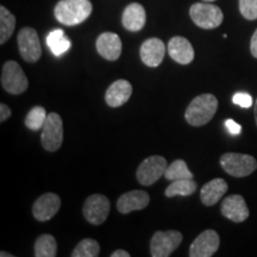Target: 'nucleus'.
<instances>
[{
	"mask_svg": "<svg viewBox=\"0 0 257 257\" xmlns=\"http://www.w3.org/2000/svg\"><path fill=\"white\" fill-rule=\"evenodd\" d=\"M221 214L233 223H243L248 219L249 208L242 195L232 194L224 199L221 204Z\"/></svg>",
	"mask_w": 257,
	"mask_h": 257,
	"instance_id": "obj_13",
	"label": "nucleus"
},
{
	"mask_svg": "<svg viewBox=\"0 0 257 257\" xmlns=\"http://www.w3.org/2000/svg\"><path fill=\"white\" fill-rule=\"evenodd\" d=\"M57 252V242L51 234H41L35 242V256L36 257H55Z\"/></svg>",
	"mask_w": 257,
	"mask_h": 257,
	"instance_id": "obj_23",
	"label": "nucleus"
},
{
	"mask_svg": "<svg viewBox=\"0 0 257 257\" xmlns=\"http://www.w3.org/2000/svg\"><path fill=\"white\" fill-rule=\"evenodd\" d=\"M47 112L46 108L42 106H35L32 107L29 113L25 117V126L30 128L32 131H37L40 128H43V125L47 120Z\"/></svg>",
	"mask_w": 257,
	"mask_h": 257,
	"instance_id": "obj_26",
	"label": "nucleus"
},
{
	"mask_svg": "<svg viewBox=\"0 0 257 257\" xmlns=\"http://www.w3.org/2000/svg\"><path fill=\"white\" fill-rule=\"evenodd\" d=\"M63 142V121L59 113L51 112L48 114L43 125L41 143L47 152H57Z\"/></svg>",
	"mask_w": 257,
	"mask_h": 257,
	"instance_id": "obj_7",
	"label": "nucleus"
},
{
	"mask_svg": "<svg viewBox=\"0 0 257 257\" xmlns=\"http://www.w3.org/2000/svg\"><path fill=\"white\" fill-rule=\"evenodd\" d=\"M92 3L89 0H60L54 10L55 18L67 27L81 24L92 14Z\"/></svg>",
	"mask_w": 257,
	"mask_h": 257,
	"instance_id": "obj_1",
	"label": "nucleus"
},
{
	"mask_svg": "<svg viewBox=\"0 0 257 257\" xmlns=\"http://www.w3.org/2000/svg\"><path fill=\"white\" fill-rule=\"evenodd\" d=\"M220 238L214 230H206L201 232L189 246L191 257H211L219 249Z\"/></svg>",
	"mask_w": 257,
	"mask_h": 257,
	"instance_id": "obj_11",
	"label": "nucleus"
},
{
	"mask_svg": "<svg viewBox=\"0 0 257 257\" xmlns=\"http://www.w3.org/2000/svg\"><path fill=\"white\" fill-rule=\"evenodd\" d=\"M140 55L142 62L148 67H159L166 55V46L160 38H149L141 46Z\"/></svg>",
	"mask_w": 257,
	"mask_h": 257,
	"instance_id": "obj_14",
	"label": "nucleus"
},
{
	"mask_svg": "<svg viewBox=\"0 0 257 257\" xmlns=\"http://www.w3.org/2000/svg\"><path fill=\"white\" fill-rule=\"evenodd\" d=\"M193 175L191 170L188 169L187 163L184 160H175L172 165L167 167L165 178L169 181H175V180L181 179H193Z\"/></svg>",
	"mask_w": 257,
	"mask_h": 257,
	"instance_id": "obj_25",
	"label": "nucleus"
},
{
	"mask_svg": "<svg viewBox=\"0 0 257 257\" xmlns=\"http://www.w3.org/2000/svg\"><path fill=\"white\" fill-rule=\"evenodd\" d=\"M111 204L104 194H93L86 199L83 204V216L92 225H100L110 214Z\"/></svg>",
	"mask_w": 257,
	"mask_h": 257,
	"instance_id": "obj_10",
	"label": "nucleus"
},
{
	"mask_svg": "<svg viewBox=\"0 0 257 257\" xmlns=\"http://www.w3.org/2000/svg\"><path fill=\"white\" fill-rule=\"evenodd\" d=\"M218 110V100L213 94L205 93L195 96L185 112V119L192 126H202L210 123Z\"/></svg>",
	"mask_w": 257,
	"mask_h": 257,
	"instance_id": "obj_2",
	"label": "nucleus"
},
{
	"mask_svg": "<svg viewBox=\"0 0 257 257\" xmlns=\"http://www.w3.org/2000/svg\"><path fill=\"white\" fill-rule=\"evenodd\" d=\"M189 16H191L193 23L205 30L216 29L224 21V15L221 10L218 6L206 2L193 4L189 9Z\"/></svg>",
	"mask_w": 257,
	"mask_h": 257,
	"instance_id": "obj_3",
	"label": "nucleus"
},
{
	"mask_svg": "<svg viewBox=\"0 0 257 257\" xmlns=\"http://www.w3.org/2000/svg\"><path fill=\"white\" fill-rule=\"evenodd\" d=\"M255 119H256V124H257V100L255 102Z\"/></svg>",
	"mask_w": 257,
	"mask_h": 257,
	"instance_id": "obj_35",
	"label": "nucleus"
},
{
	"mask_svg": "<svg viewBox=\"0 0 257 257\" xmlns=\"http://www.w3.org/2000/svg\"><path fill=\"white\" fill-rule=\"evenodd\" d=\"M47 44L55 56H61L67 53L72 47V42L64 35V31L61 29L53 30L47 36Z\"/></svg>",
	"mask_w": 257,
	"mask_h": 257,
	"instance_id": "obj_21",
	"label": "nucleus"
},
{
	"mask_svg": "<svg viewBox=\"0 0 257 257\" xmlns=\"http://www.w3.org/2000/svg\"><path fill=\"white\" fill-rule=\"evenodd\" d=\"M250 51H251L252 56L257 59V29L256 31L253 32L252 37H251V42H250Z\"/></svg>",
	"mask_w": 257,
	"mask_h": 257,
	"instance_id": "obj_32",
	"label": "nucleus"
},
{
	"mask_svg": "<svg viewBox=\"0 0 257 257\" xmlns=\"http://www.w3.org/2000/svg\"><path fill=\"white\" fill-rule=\"evenodd\" d=\"M11 114L12 111L11 108H10V106L4 104V102H2V104H0V121L3 123V121L8 120L9 118L11 117Z\"/></svg>",
	"mask_w": 257,
	"mask_h": 257,
	"instance_id": "obj_31",
	"label": "nucleus"
},
{
	"mask_svg": "<svg viewBox=\"0 0 257 257\" xmlns=\"http://www.w3.org/2000/svg\"><path fill=\"white\" fill-rule=\"evenodd\" d=\"M182 238L180 231H157L150 240V253L153 257H168L179 248Z\"/></svg>",
	"mask_w": 257,
	"mask_h": 257,
	"instance_id": "obj_6",
	"label": "nucleus"
},
{
	"mask_svg": "<svg viewBox=\"0 0 257 257\" xmlns=\"http://www.w3.org/2000/svg\"><path fill=\"white\" fill-rule=\"evenodd\" d=\"M168 53L175 62L180 64H189L194 60V49L187 38L175 36L169 41Z\"/></svg>",
	"mask_w": 257,
	"mask_h": 257,
	"instance_id": "obj_17",
	"label": "nucleus"
},
{
	"mask_svg": "<svg viewBox=\"0 0 257 257\" xmlns=\"http://www.w3.org/2000/svg\"><path fill=\"white\" fill-rule=\"evenodd\" d=\"M220 166L227 174L234 178H244L257 169L255 157L238 153H226L220 157Z\"/></svg>",
	"mask_w": 257,
	"mask_h": 257,
	"instance_id": "obj_4",
	"label": "nucleus"
},
{
	"mask_svg": "<svg viewBox=\"0 0 257 257\" xmlns=\"http://www.w3.org/2000/svg\"><path fill=\"white\" fill-rule=\"evenodd\" d=\"M227 184L224 179H213L210 182L202 186L200 192L201 202L205 206H213L216 205L225 193L227 192Z\"/></svg>",
	"mask_w": 257,
	"mask_h": 257,
	"instance_id": "obj_20",
	"label": "nucleus"
},
{
	"mask_svg": "<svg viewBox=\"0 0 257 257\" xmlns=\"http://www.w3.org/2000/svg\"><path fill=\"white\" fill-rule=\"evenodd\" d=\"M150 202V197L147 192L135 189L124 193L117 201V210L121 214L131 213L134 211H141L146 208Z\"/></svg>",
	"mask_w": 257,
	"mask_h": 257,
	"instance_id": "obj_15",
	"label": "nucleus"
},
{
	"mask_svg": "<svg viewBox=\"0 0 257 257\" xmlns=\"http://www.w3.org/2000/svg\"><path fill=\"white\" fill-rule=\"evenodd\" d=\"M233 104L240 106L243 108H249L252 106V96L249 93L245 92H238L233 95L232 98Z\"/></svg>",
	"mask_w": 257,
	"mask_h": 257,
	"instance_id": "obj_29",
	"label": "nucleus"
},
{
	"mask_svg": "<svg viewBox=\"0 0 257 257\" xmlns=\"http://www.w3.org/2000/svg\"><path fill=\"white\" fill-rule=\"evenodd\" d=\"M167 160L163 156L154 155L147 157L138 167L136 176L138 182L143 186H152L165 176L167 169Z\"/></svg>",
	"mask_w": 257,
	"mask_h": 257,
	"instance_id": "obj_8",
	"label": "nucleus"
},
{
	"mask_svg": "<svg viewBox=\"0 0 257 257\" xmlns=\"http://www.w3.org/2000/svg\"><path fill=\"white\" fill-rule=\"evenodd\" d=\"M19 53L22 59L29 63H35L41 59L42 48L37 31L32 28H23L17 36Z\"/></svg>",
	"mask_w": 257,
	"mask_h": 257,
	"instance_id": "obj_9",
	"label": "nucleus"
},
{
	"mask_svg": "<svg viewBox=\"0 0 257 257\" xmlns=\"http://www.w3.org/2000/svg\"><path fill=\"white\" fill-rule=\"evenodd\" d=\"M100 253V245L95 239L85 238L78 243L72 252V257H96Z\"/></svg>",
	"mask_w": 257,
	"mask_h": 257,
	"instance_id": "obj_27",
	"label": "nucleus"
},
{
	"mask_svg": "<svg viewBox=\"0 0 257 257\" xmlns=\"http://www.w3.org/2000/svg\"><path fill=\"white\" fill-rule=\"evenodd\" d=\"M197 191V182L193 179H181L172 181L167 187L165 194L167 198H174L176 195L180 197H189Z\"/></svg>",
	"mask_w": 257,
	"mask_h": 257,
	"instance_id": "obj_22",
	"label": "nucleus"
},
{
	"mask_svg": "<svg viewBox=\"0 0 257 257\" xmlns=\"http://www.w3.org/2000/svg\"><path fill=\"white\" fill-rule=\"evenodd\" d=\"M202 2H206V3H212V2H216V0H202Z\"/></svg>",
	"mask_w": 257,
	"mask_h": 257,
	"instance_id": "obj_36",
	"label": "nucleus"
},
{
	"mask_svg": "<svg viewBox=\"0 0 257 257\" xmlns=\"http://www.w3.org/2000/svg\"><path fill=\"white\" fill-rule=\"evenodd\" d=\"M61 207V199L55 193H44L32 206V214L38 221L50 220L59 212Z\"/></svg>",
	"mask_w": 257,
	"mask_h": 257,
	"instance_id": "obj_12",
	"label": "nucleus"
},
{
	"mask_svg": "<svg viewBox=\"0 0 257 257\" xmlns=\"http://www.w3.org/2000/svg\"><path fill=\"white\" fill-rule=\"evenodd\" d=\"M2 87L10 94L18 95L27 91L29 81L23 69L16 61H8L2 70Z\"/></svg>",
	"mask_w": 257,
	"mask_h": 257,
	"instance_id": "obj_5",
	"label": "nucleus"
},
{
	"mask_svg": "<svg viewBox=\"0 0 257 257\" xmlns=\"http://www.w3.org/2000/svg\"><path fill=\"white\" fill-rule=\"evenodd\" d=\"M96 51L102 59L115 61L121 55V41L113 32H104L96 40Z\"/></svg>",
	"mask_w": 257,
	"mask_h": 257,
	"instance_id": "obj_16",
	"label": "nucleus"
},
{
	"mask_svg": "<svg viewBox=\"0 0 257 257\" xmlns=\"http://www.w3.org/2000/svg\"><path fill=\"white\" fill-rule=\"evenodd\" d=\"M16 28L15 16L5 6H0V44H4L11 38Z\"/></svg>",
	"mask_w": 257,
	"mask_h": 257,
	"instance_id": "obj_24",
	"label": "nucleus"
},
{
	"mask_svg": "<svg viewBox=\"0 0 257 257\" xmlns=\"http://www.w3.org/2000/svg\"><path fill=\"white\" fill-rule=\"evenodd\" d=\"M225 126H226L231 135H239L240 131H242V126H240L238 123H236L233 119H226V121H225Z\"/></svg>",
	"mask_w": 257,
	"mask_h": 257,
	"instance_id": "obj_30",
	"label": "nucleus"
},
{
	"mask_svg": "<svg viewBox=\"0 0 257 257\" xmlns=\"http://www.w3.org/2000/svg\"><path fill=\"white\" fill-rule=\"evenodd\" d=\"M0 256H2V257H14V255H12V253H9V252H6V251L0 252Z\"/></svg>",
	"mask_w": 257,
	"mask_h": 257,
	"instance_id": "obj_34",
	"label": "nucleus"
},
{
	"mask_svg": "<svg viewBox=\"0 0 257 257\" xmlns=\"http://www.w3.org/2000/svg\"><path fill=\"white\" fill-rule=\"evenodd\" d=\"M239 11L248 21H256L257 0H239Z\"/></svg>",
	"mask_w": 257,
	"mask_h": 257,
	"instance_id": "obj_28",
	"label": "nucleus"
},
{
	"mask_svg": "<svg viewBox=\"0 0 257 257\" xmlns=\"http://www.w3.org/2000/svg\"><path fill=\"white\" fill-rule=\"evenodd\" d=\"M111 257H130V253L125 251V250L118 249L111 253Z\"/></svg>",
	"mask_w": 257,
	"mask_h": 257,
	"instance_id": "obj_33",
	"label": "nucleus"
},
{
	"mask_svg": "<svg viewBox=\"0 0 257 257\" xmlns=\"http://www.w3.org/2000/svg\"><path fill=\"white\" fill-rule=\"evenodd\" d=\"M133 94V86L126 80H117L105 93V100L110 107H119L127 102Z\"/></svg>",
	"mask_w": 257,
	"mask_h": 257,
	"instance_id": "obj_18",
	"label": "nucleus"
},
{
	"mask_svg": "<svg viewBox=\"0 0 257 257\" xmlns=\"http://www.w3.org/2000/svg\"><path fill=\"white\" fill-rule=\"evenodd\" d=\"M147 22L146 10L138 3H133L125 8L123 16H121V23L123 27L128 31L137 32L144 28Z\"/></svg>",
	"mask_w": 257,
	"mask_h": 257,
	"instance_id": "obj_19",
	"label": "nucleus"
}]
</instances>
